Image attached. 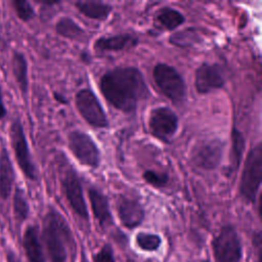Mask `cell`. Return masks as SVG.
Returning <instances> with one entry per match:
<instances>
[{"mask_svg": "<svg viewBox=\"0 0 262 262\" xmlns=\"http://www.w3.org/2000/svg\"><path fill=\"white\" fill-rule=\"evenodd\" d=\"M99 89L105 100L116 110L130 115L140 101L149 95L143 74L135 67H116L99 79Z\"/></svg>", "mask_w": 262, "mask_h": 262, "instance_id": "6da1fadb", "label": "cell"}, {"mask_svg": "<svg viewBox=\"0 0 262 262\" xmlns=\"http://www.w3.org/2000/svg\"><path fill=\"white\" fill-rule=\"evenodd\" d=\"M41 238L50 262H66L69 250L75 245L68 221L53 207H49L43 217Z\"/></svg>", "mask_w": 262, "mask_h": 262, "instance_id": "7a4b0ae2", "label": "cell"}, {"mask_svg": "<svg viewBox=\"0 0 262 262\" xmlns=\"http://www.w3.org/2000/svg\"><path fill=\"white\" fill-rule=\"evenodd\" d=\"M262 174V144L258 142L253 146L246 158L238 184V192L243 200L255 205L261 186Z\"/></svg>", "mask_w": 262, "mask_h": 262, "instance_id": "3957f363", "label": "cell"}, {"mask_svg": "<svg viewBox=\"0 0 262 262\" xmlns=\"http://www.w3.org/2000/svg\"><path fill=\"white\" fill-rule=\"evenodd\" d=\"M152 79L163 95L175 105H181L187 97L186 83L182 75L166 62H158L152 69Z\"/></svg>", "mask_w": 262, "mask_h": 262, "instance_id": "277c9868", "label": "cell"}, {"mask_svg": "<svg viewBox=\"0 0 262 262\" xmlns=\"http://www.w3.org/2000/svg\"><path fill=\"white\" fill-rule=\"evenodd\" d=\"M59 181L63 195L72 211L82 220L88 222L89 213L83 192V186L77 170L70 163L62 164Z\"/></svg>", "mask_w": 262, "mask_h": 262, "instance_id": "5b68a950", "label": "cell"}, {"mask_svg": "<svg viewBox=\"0 0 262 262\" xmlns=\"http://www.w3.org/2000/svg\"><path fill=\"white\" fill-rule=\"evenodd\" d=\"M215 262H241L243 246L238 232L231 224L223 225L211 242Z\"/></svg>", "mask_w": 262, "mask_h": 262, "instance_id": "8992f818", "label": "cell"}, {"mask_svg": "<svg viewBox=\"0 0 262 262\" xmlns=\"http://www.w3.org/2000/svg\"><path fill=\"white\" fill-rule=\"evenodd\" d=\"M10 144L14 154L16 164L23 174L31 181H37L38 172L32 159L27 136L21 121L15 118L9 126Z\"/></svg>", "mask_w": 262, "mask_h": 262, "instance_id": "52a82bcc", "label": "cell"}, {"mask_svg": "<svg viewBox=\"0 0 262 262\" xmlns=\"http://www.w3.org/2000/svg\"><path fill=\"white\" fill-rule=\"evenodd\" d=\"M75 105L80 116L91 127L97 129L110 127L106 113L92 89H80L75 95Z\"/></svg>", "mask_w": 262, "mask_h": 262, "instance_id": "ba28073f", "label": "cell"}, {"mask_svg": "<svg viewBox=\"0 0 262 262\" xmlns=\"http://www.w3.org/2000/svg\"><path fill=\"white\" fill-rule=\"evenodd\" d=\"M68 146L81 165L91 169H97L100 166V150L89 134L81 130H72L68 134Z\"/></svg>", "mask_w": 262, "mask_h": 262, "instance_id": "9c48e42d", "label": "cell"}, {"mask_svg": "<svg viewBox=\"0 0 262 262\" xmlns=\"http://www.w3.org/2000/svg\"><path fill=\"white\" fill-rule=\"evenodd\" d=\"M149 133L164 143H171L178 131L179 119L172 108L158 106L149 112L147 120Z\"/></svg>", "mask_w": 262, "mask_h": 262, "instance_id": "30bf717a", "label": "cell"}, {"mask_svg": "<svg viewBox=\"0 0 262 262\" xmlns=\"http://www.w3.org/2000/svg\"><path fill=\"white\" fill-rule=\"evenodd\" d=\"M225 143L219 138L203 139L190 151V163L200 170L213 171L221 164Z\"/></svg>", "mask_w": 262, "mask_h": 262, "instance_id": "8fae6325", "label": "cell"}, {"mask_svg": "<svg viewBox=\"0 0 262 262\" xmlns=\"http://www.w3.org/2000/svg\"><path fill=\"white\" fill-rule=\"evenodd\" d=\"M226 84V73L218 62H203L194 72V87L198 93L208 94Z\"/></svg>", "mask_w": 262, "mask_h": 262, "instance_id": "7c38bea8", "label": "cell"}, {"mask_svg": "<svg viewBox=\"0 0 262 262\" xmlns=\"http://www.w3.org/2000/svg\"><path fill=\"white\" fill-rule=\"evenodd\" d=\"M116 210L121 224L127 229L140 226L145 219V209L136 199L119 194L116 199Z\"/></svg>", "mask_w": 262, "mask_h": 262, "instance_id": "4fadbf2b", "label": "cell"}, {"mask_svg": "<svg viewBox=\"0 0 262 262\" xmlns=\"http://www.w3.org/2000/svg\"><path fill=\"white\" fill-rule=\"evenodd\" d=\"M88 198L93 217L99 226L105 228L113 225L114 218L107 196L99 188L90 186L88 188Z\"/></svg>", "mask_w": 262, "mask_h": 262, "instance_id": "5bb4252c", "label": "cell"}, {"mask_svg": "<svg viewBox=\"0 0 262 262\" xmlns=\"http://www.w3.org/2000/svg\"><path fill=\"white\" fill-rule=\"evenodd\" d=\"M139 43V39L131 34H117L113 36H102L93 43L95 52H119L131 49Z\"/></svg>", "mask_w": 262, "mask_h": 262, "instance_id": "9a60e30c", "label": "cell"}, {"mask_svg": "<svg viewBox=\"0 0 262 262\" xmlns=\"http://www.w3.org/2000/svg\"><path fill=\"white\" fill-rule=\"evenodd\" d=\"M23 248L28 262H45V255L37 226L29 225L25 229Z\"/></svg>", "mask_w": 262, "mask_h": 262, "instance_id": "2e32d148", "label": "cell"}, {"mask_svg": "<svg viewBox=\"0 0 262 262\" xmlns=\"http://www.w3.org/2000/svg\"><path fill=\"white\" fill-rule=\"evenodd\" d=\"M15 180L14 169L6 147L0 150V200L6 201L12 191Z\"/></svg>", "mask_w": 262, "mask_h": 262, "instance_id": "e0dca14e", "label": "cell"}, {"mask_svg": "<svg viewBox=\"0 0 262 262\" xmlns=\"http://www.w3.org/2000/svg\"><path fill=\"white\" fill-rule=\"evenodd\" d=\"M154 23L157 29L172 32L185 23V16L179 10L173 7L165 6L156 12Z\"/></svg>", "mask_w": 262, "mask_h": 262, "instance_id": "ac0fdd59", "label": "cell"}, {"mask_svg": "<svg viewBox=\"0 0 262 262\" xmlns=\"http://www.w3.org/2000/svg\"><path fill=\"white\" fill-rule=\"evenodd\" d=\"M74 5L84 16L99 21L106 20L114 9L113 5L102 1H76Z\"/></svg>", "mask_w": 262, "mask_h": 262, "instance_id": "d6986e66", "label": "cell"}, {"mask_svg": "<svg viewBox=\"0 0 262 262\" xmlns=\"http://www.w3.org/2000/svg\"><path fill=\"white\" fill-rule=\"evenodd\" d=\"M11 70L16 85L24 96L29 92V75L28 61L25 54L18 50H14L11 57Z\"/></svg>", "mask_w": 262, "mask_h": 262, "instance_id": "ffe728a7", "label": "cell"}, {"mask_svg": "<svg viewBox=\"0 0 262 262\" xmlns=\"http://www.w3.org/2000/svg\"><path fill=\"white\" fill-rule=\"evenodd\" d=\"M231 150H230V164L227 168V176L234 174L242 163L245 148H246V138L244 133L236 127L231 129Z\"/></svg>", "mask_w": 262, "mask_h": 262, "instance_id": "44dd1931", "label": "cell"}, {"mask_svg": "<svg viewBox=\"0 0 262 262\" xmlns=\"http://www.w3.org/2000/svg\"><path fill=\"white\" fill-rule=\"evenodd\" d=\"M55 32L59 36L73 41H81L86 36L85 30L70 16H62L56 21Z\"/></svg>", "mask_w": 262, "mask_h": 262, "instance_id": "7402d4cb", "label": "cell"}, {"mask_svg": "<svg viewBox=\"0 0 262 262\" xmlns=\"http://www.w3.org/2000/svg\"><path fill=\"white\" fill-rule=\"evenodd\" d=\"M12 213L17 224L25 222L30 214V206L21 188L16 186L12 195Z\"/></svg>", "mask_w": 262, "mask_h": 262, "instance_id": "603a6c76", "label": "cell"}, {"mask_svg": "<svg viewBox=\"0 0 262 262\" xmlns=\"http://www.w3.org/2000/svg\"><path fill=\"white\" fill-rule=\"evenodd\" d=\"M202 40L195 28H186L170 35L169 43L179 48H187L193 46Z\"/></svg>", "mask_w": 262, "mask_h": 262, "instance_id": "cb8c5ba5", "label": "cell"}, {"mask_svg": "<svg viewBox=\"0 0 262 262\" xmlns=\"http://www.w3.org/2000/svg\"><path fill=\"white\" fill-rule=\"evenodd\" d=\"M136 246L144 252H156L162 246V237L157 233L140 231L135 235Z\"/></svg>", "mask_w": 262, "mask_h": 262, "instance_id": "d4e9b609", "label": "cell"}, {"mask_svg": "<svg viewBox=\"0 0 262 262\" xmlns=\"http://www.w3.org/2000/svg\"><path fill=\"white\" fill-rule=\"evenodd\" d=\"M143 180L155 188H163L169 183V175L165 172H159L156 170H145L142 174Z\"/></svg>", "mask_w": 262, "mask_h": 262, "instance_id": "484cf974", "label": "cell"}, {"mask_svg": "<svg viewBox=\"0 0 262 262\" xmlns=\"http://www.w3.org/2000/svg\"><path fill=\"white\" fill-rule=\"evenodd\" d=\"M16 16L24 23L30 21L35 16V10L31 3L26 0H13L11 2Z\"/></svg>", "mask_w": 262, "mask_h": 262, "instance_id": "4316f807", "label": "cell"}, {"mask_svg": "<svg viewBox=\"0 0 262 262\" xmlns=\"http://www.w3.org/2000/svg\"><path fill=\"white\" fill-rule=\"evenodd\" d=\"M92 262H116L113 247L105 243L92 257Z\"/></svg>", "mask_w": 262, "mask_h": 262, "instance_id": "83f0119b", "label": "cell"}, {"mask_svg": "<svg viewBox=\"0 0 262 262\" xmlns=\"http://www.w3.org/2000/svg\"><path fill=\"white\" fill-rule=\"evenodd\" d=\"M252 246L255 250L257 262H262V233L260 230L253 233Z\"/></svg>", "mask_w": 262, "mask_h": 262, "instance_id": "f1b7e54d", "label": "cell"}, {"mask_svg": "<svg viewBox=\"0 0 262 262\" xmlns=\"http://www.w3.org/2000/svg\"><path fill=\"white\" fill-rule=\"evenodd\" d=\"M53 97H54V99H55L57 102H59V103H61V104L69 103L67 97H66L64 95H62L61 93H59V92H56V91L53 92Z\"/></svg>", "mask_w": 262, "mask_h": 262, "instance_id": "f546056e", "label": "cell"}, {"mask_svg": "<svg viewBox=\"0 0 262 262\" xmlns=\"http://www.w3.org/2000/svg\"><path fill=\"white\" fill-rule=\"evenodd\" d=\"M6 114H7V111H6L5 104H4L3 99H2V91H1V87H0V120L5 118Z\"/></svg>", "mask_w": 262, "mask_h": 262, "instance_id": "4dcf8cb0", "label": "cell"}, {"mask_svg": "<svg viewBox=\"0 0 262 262\" xmlns=\"http://www.w3.org/2000/svg\"><path fill=\"white\" fill-rule=\"evenodd\" d=\"M6 260H7V262H20L18 260L17 256L14 254V252H12L10 250L7 251V253H6Z\"/></svg>", "mask_w": 262, "mask_h": 262, "instance_id": "1f68e13d", "label": "cell"}]
</instances>
